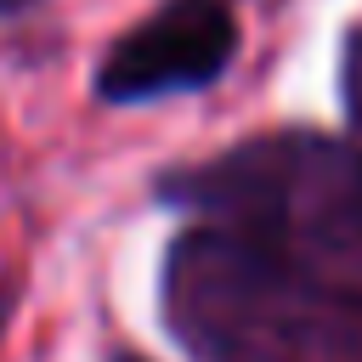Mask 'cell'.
<instances>
[{
	"label": "cell",
	"mask_w": 362,
	"mask_h": 362,
	"mask_svg": "<svg viewBox=\"0 0 362 362\" xmlns=\"http://www.w3.org/2000/svg\"><path fill=\"white\" fill-rule=\"evenodd\" d=\"M238 45V23L221 0H170L158 17L113 40V51L96 68L102 102H147L170 90L209 85Z\"/></svg>",
	"instance_id": "cell-1"
},
{
	"label": "cell",
	"mask_w": 362,
	"mask_h": 362,
	"mask_svg": "<svg viewBox=\"0 0 362 362\" xmlns=\"http://www.w3.org/2000/svg\"><path fill=\"white\" fill-rule=\"evenodd\" d=\"M339 90H345V113H351V124L362 130V28L351 34V45H345V74H339Z\"/></svg>",
	"instance_id": "cell-2"
},
{
	"label": "cell",
	"mask_w": 362,
	"mask_h": 362,
	"mask_svg": "<svg viewBox=\"0 0 362 362\" xmlns=\"http://www.w3.org/2000/svg\"><path fill=\"white\" fill-rule=\"evenodd\" d=\"M6 305H11V294H6V283H0V328H6Z\"/></svg>",
	"instance_id": "cell-3"
},
{
	"label": "cell",
	"mask_w": 362,
	"mask_h": 362,
	"mask_svg": "<svg viewBox=\"0 0 362 362\" xmlns=\"http://www.w3.org/2000/svg\"><path fill=\"white\" fill-rule=\"evenodd\" d=\"M17 6H28V0H0V11H17Z\"/></svg>",
	"instance_id": "cell-4"
}]
</instances>
